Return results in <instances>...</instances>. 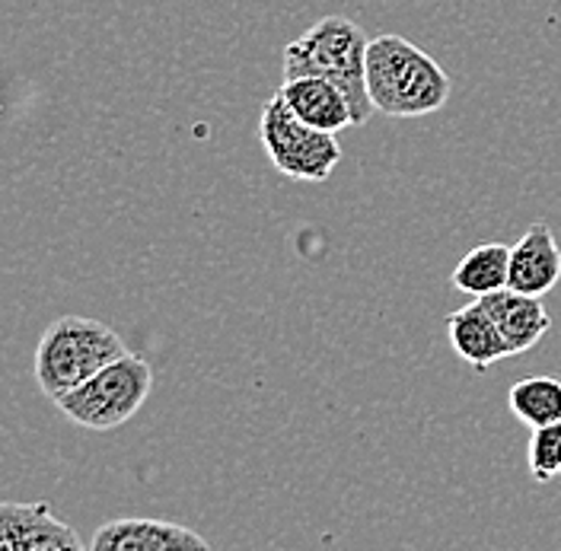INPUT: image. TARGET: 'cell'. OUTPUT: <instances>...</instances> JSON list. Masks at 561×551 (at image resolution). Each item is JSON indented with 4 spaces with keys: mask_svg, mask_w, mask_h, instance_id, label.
<instances>
[{
    "mask_svg": "<svg viewBox=\"0 0 561 551\" xmlns=\"http://www.w3.org/2000/svg\"><path fill=\"white\" fill-rule=\"evenodd\" d=\"M367 45L370 38L351 16H322L304 35H297L280 58L284 80L290 77H325L351 103L354 128L367 125L377 112L367 93Z\"/></svg>",
    "mask_w": 561,
    "mask_h": 551,
    "instance_id": "obj_2",
    "label": "cell"
},
{
    "mask_svg": "<svg viewBox=\"0 0 561 551\" xmlns=\"http://www.w3.org/2000/svg\"><path fill=\"white\" fill-rule=\"evenodd\" d=\"M93 551H185L210 549L205 536L167 519H108L90 539Z\"/></svg>",
    "mask_w": 561,
    "mask_h": 551,
    "instance_id": "obj_7",
    "label": "cell"
},
{
    "mask_svg": "<svg viewBox=\"0 0 561 551\" xmlns=\"http://www.w3.org/2000/svg\"><path fill=\"white\" fill-rule=\"evenodd\" d=\"M128 345L103 319L61 315L35 347V382L45 399L58 402L80 382L96 377L112 360L125 357Z\"/></svg>",
    "mask_w": 561,
    "mask_h": 551,
    "instance_id": "obj_3",
    "label": "cell"
},
{
    "mask_svg": "<svg viewBox=\"0 0 561 551\" xmlns=\"http://www.w3.org/2000/svg\"><path fill=\"white\" fill-rule=\"evenodd\" d=\"M511 280V245L507 242H479L469 249L450 275L459 294L466 297H489L494 290H504Z\"/></svg>",
    "mask_w": 561,
    "mask_h": 551,
    "instance_id": "obj_12",
    "label": "cell"
},
{
    "mask_svg": "<svg viewBox=\"0 0 561 551\" xmlns=\"http://www.w3.org/2000/svg\"><path fill=\"white\" fill-rule=\"evenodd\" d=\"M77 529L51 514L45 501L0 504V551H80Z\"/></svg>",
    "mask_w": 561,
    "mask_h": 551,
    "instance_id": "obj_6",
    "label": "cell"
},
{
    "mask_svg": "<svg viewBox=\"0 0 561 551\" xmlns=\"http://www.w3.org/2000/svg\"><path fill=\"white\" fill-rule=\"evenodd\" d=\"M447 335H450V347L456 357L466 360L476 374H485L497 360L511 357L501 329L494 325V319L479 300L447 315Z\"/></svg>",
    "mask_w": 561,
    "mask_h": 551,
    "instance_id": "obj_11",
    "label": "cell"
},
{
    "mask_svg": "<svg viewBox=\"0 0 561 551\" xmlns=\"http://www.w3.org/2000/svg\"><path fill=\"white\" fill-rule=\"evenodd\" d=\"M476 300L485 307V312L494 319V325L501 329L511 357L533 351L552 329V315L546 310L542 297L504 287V290H494L489 297H476Z\"/></svg>",
    "mask_w": 561,
    "mask_h": 551,
    "instance_id": "obj_9",
    "label": "cell"
},
{
    "mask_svg": "<svg viewBox=\"0 0 561 551\" xmlns=\"http://www.w3.org/2000/svg\"><path fill=\"white\" fill-rule=\"evenodd\" d=\"M450 77L405 35H377L367 45V93L386 118H421L450 100Z\"/></svg>",
    "mask_w": 561,
    "mask_h": 551,
    "instance_id": "obj_1",
    "label": "cell"
},
{
    "mask_svg": "<svg viewBox=\"0 0 561 551\" xmlns=\"http://www.w3.org/2000/svg\"><path fill=\"white\" fill-rule=\"evenodd\" d=\"M153 389V370L138 354H125L103 367L96 377L80 382L55 405L61 414L87 431H115L140 412Z\"/></svg>",
    "mask_w": 561,
    "mask_h": 551,
    "instance_id": "obj_4",
    "label": "cell"
},
{
    "mask_svg": "<svg viewBox=\"0 0 561 551\" xmlns=\"http://www.w3.org/2000/svg\"><path fill=\"white\" fill-rule=\"evenodd\" d=\"M259 138L272 167L297 182H325L342 163V147L335 135L319 131L313 125H307L300 115H294L290 105L280 100L278 90L262 105Z\"/></svg>",
    "mask_w": 561,
    "mask_h": 551,
    "instance_id": "obj_5",
    "label": "cell"
},
{
    "mask_svg": "<svg viewBox=\"0 0 561 551\" xmlns=\"http://www.w3.org/2000/svg\"><path fill=\"white\" fill-rule=\"evenodd\" d=\"M526 462H529V475L539 484L561 475V421L546 424V427H533Z\"/></svg>",
    "mask_w": 561,
    "mask_h": 551,
    "instance_id": "obj_14",
    "label": "cell"
},
{
    "mask_svg": "<svg viewBox=\"0 0 561 551\" xmlns=\"http://www.w3.org/2000/svg\"><path fill=\"white\" fill-rule=\"evenodd\" d=\"M278 93L294 115H300L319 131L339 135L345 128H354L348 96L325 77H290L280 83Z\"/></svg>",
    "mask_w": 561,
    "mask_h": 551,
    "instance_id": "obj_10",
    "label": "cell"
},
{
    "mask_svg": "<svg viewBox=\"0 0 561 551\" xmlns=\"http://www.w3.org/2000/svg\"><path fill=\"white\" fill-rule=\"evenodd\" d=\"M561 280V245L546 220H536L520 240L511 245V280L507 287L546 297Z\"/></svg>",
    "mask_w": 561,
    "mask_h": 551,
    "instance_id": "obj_8",
    "label": "cell"
},
{
    "mask_svg": "<svg viewBox=\"0 0 561 551\" xmlns=\"http://www.w3.org/2000/svg\"><path fill=\"white\" fill-rule=\"evenodd\" d=\"M507 409L524 421L526 427H546L561 421V379L526 377L511 386Z\"/></svg>",
    "mask_w": 561,
    "mask_h": 551,
    "instance_id": "obj_13",
    "label": "cell"
}]
</instances>
